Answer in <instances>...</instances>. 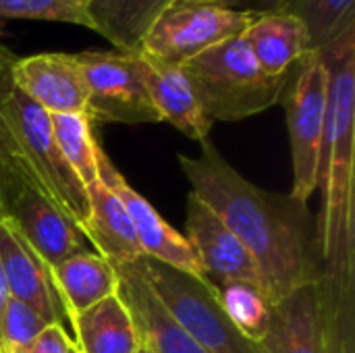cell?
Listing matches in <instances>:
<instances>
[{"label":"cell","instance_id":"30","mask_svg":"<svg viewBox=\"0 0 355 353\" xmlns=\"http://www.w3.org/2000/svg\"><path fill=\"white\" fill-rule=\"evenodd\" d=\"M8 83H10V69H8V71H2V73H0V92H2V89H4V87H6Z\"/></svg>","mask_w":355,"mask_h":353},{"label":"cell","instance_id":"26","mask_svg":"<svg viewBox=\"0 0 355 353\" xmlns=\"http://www.w3.org/2000/svg\"><path fill=\"white\" fill-rule=\"evenodd\" d=\"M46 327H50V322H46L35 310L15 298H8L0 318V353L29 343Z\"/></svg>","mask_w":355,"mask_h":353},{"label":"cell","instance_id":"13","mask_svg":"<svg viewBox=\"0 0 355 353\" xmlns=\"http://www.w3.org/2000/svg\"><path fill=\"white\" fill-rule=\"evenodd\" d=\"M139 69L150 92V98L162 121L177 127L183 135L196 141H206L212 123L204 114L191 81L181 64L152 58L144 52H135Z\"/></svg>","mask_w":355,"mask_h":353},{"label":"cell","instance_id":"14","mask_svg":"<svg viewBox=\"0 0 355 353\" xmlns=\"http://www.w3.org/2000/svg\"><path fill=\"white\" fill-rule=\"evenodd\" d=\"M258 347L262 353H324L318 281L270 306V327Z\"/></svg>","mask_w":355,"mask_h":353},{"label":"cell","instance_id":"11","mask_svg":"<svg viewBox=\"0 0 355 353\" xmlns=\"http://www.w3.org/2000/svg\"><path fill=\"white\" fill-rule=\"evenodd\" d=\"M10 83L50 114L87 112V92L75 54L42 52L15 58Z\"/></svg>","mask_w":355,"mask_h":353},{"label":"cell","instance_id":"22","mask_svg":"<svg viewBox=\"0 0 355 353\" xmlns=\"http://www.w3.org/2000/svg\"><path fill=\"white\" fill-rule=\"evenodd\" d=\"M302 21L310 50H322L355 27V0H272V8Z\"/></svg>","mask_w":355,"mask_h":353},{"label":"cell","instance_id":"6","mask_svg":"<svg viewBox=\"0 0 355 353\" xmlns=\"http://www.w3.org/2000/svg\"><path fill=\"white\" fill-rule=\"evenodd\" d=\"M260 12L233 8L220 0H168L144 33L137 52L183 64L204 50L241 35Z\"/></svg>","mask_w":355,"mask_h":353},{"label":"cell","instance_id":"20","mask_svg":"<svg viewBox=\"0 0 355 353\" xmlns=\"http://www.w3.org/2000/svg\"><path fill=\"white\" fill-rule=\"evenodd\" d=\"M318 285L324 353H355V258L322 270Z\"/></svg>","mask_w":355,"mask_h":353},{"label":"cell","instance_id":"7","mask_svg":"<svg viewBox=\"0 0 355 353\" xmlns=\"http://www.w3.org/2000/svg\"><path fill=\"white\" fill-rule=\"evenodd\" d=\"M281 102L287 110L293 158L291 198L308 204L318 189V164L327 114V64L320 50L306 52L293 64Z\"/></svg>","mask_w":355,"mask_h":353},{"label":"cell","instance_id":"4","mask_svg":"<svg viewBox=\"0 0 355 353\" xmlns=\"http://www.w3.org/2000/svg\"><path fill=\"white\" fill-rule=\"evenodd\" d=\"M0 123L17 158L27 166L44 191L77 223L87 216V191L58 150L50 112L8 83L0 92Z\"/></svg>","mask_w":355,"mask_h":353},{"label":"cell","instance_id":"18","mask_svg":"<svg viewBox=\"0 0 355 353\" xmlns=\"http://www.w3.org/2000/svg\"><path fill=\"white\" fill-rule=\"evenodd\" d=\"M50 270L67 320L119 293V270L98 254H73Z\"/></svg>","mask_w":355,"mask_h":353},{"label":"cell","instance_id":"1","mask_svg":"<svg viewBox=\"0 0 355 353\" xmlns=\"http://www.w3.org/2000/svg\"><path fill=\"white\" fill-rule=\"evenodd\" d=\"M191 193L248 248L270 306L322 275L318 223L308 204L270 193L241 177L206 139L198 158L179 156Z\"/></svg>","mask_w":355,"mask_h":353},{"label":"cell","instance_id":"34","mask_svg":"<svg viewBox=\"0 0 355 353\" xmlns=\"http://www.w3.org/2000/svg\"><path fill=\"white\" fill-rule=\"evenodd\" d=\"M71 353H79V352H77V347H75V345H73V350H71Z\"/></svg>","mask_w":355,"mask_h":353},{"label":"cell","instance_id":"31","mask_svg":"<svg viewBox=\"0 0 355 353\" xmlns=\"http://www.w3.org/2000/svg\"><path fill=\"white\" fill-rule=\"evenodd\" d=\"M223 4H227V6H233V8H239V4H243V2H248V0H220Z\"/></svg>","mask_w":355,"mask_h":353},{"label":"cell","instance_id":"27","mask_svg":"<svg viewBox=\"0 0 355 353\" xmlns=\"http://www.w3.org/2000/svg\"><path fill=\"white\" fill-rule=\"evenodd\" d=\"M71 350H73V341L67 335L64 327L50 325L29 343L15 347L6 353H71Z\"/></svg>","mask_w":355,"mask_h":353},{"label":"cell","instance_id":"24","mask_svg":"<svg viewBox=\"0 0 355 353\" xmlns=\"http://www.w3.org/2000/svg\"><path fill=\"white\" fill-rule=\"evenodd\" d=\"M218 298L233 327L252 343H260L270 327V304L262 289L250 283H231L218 287Z\"/></svg>","mask_w":355,"mask_h":353},{"label":"cell","instance_id":"16","mask_svg":"<svg viewBox=\"0 0 355 353\" xmlns=\"http://www.w3.org/2000/svg\"><path fill=\"white\" fill-rule=\"evenodd\" d=\"M89 210L79 225L85 239L94 243L98 256L114 268L127 266L144 258V250L135 235L133 223L121 200L98 179L85 185Z\"/></svg>","mask_w":355,"mask_h":353},{"label":"cell","instance_id":"23","mask_svg":"<svg viewBox=\"0 0 355 353\" xmlns=\"http://www.w3.org/2000/svg\"><path fill=\"white\" fill-rule=\"evenodd\" d=\"M52 133L60 154L81 179L83 185L98 181V152L100 146L94 137L92 119L87 112L50 114Z\"/></svg>","mask_w":355,"mask_h":353},{"label":"cell","instance_id":"3","mask_svg":"<svg viewBox=\"0 0 355 353\" xmlns=\"http://www.w3.org/2000/svg\"><path fill=\"white\" fill-rule=\"evenodd\" d=\"M181 67L210 123L241 121L279 104L291 73L266 75L243 35L229 37Z\"/></svg>","mask_w":355,"mask_h":353},{"label":"cell","instance_id":"9","mask_svg":"<svg viewBox=\"0 0 355 353\" xmlns=\"http://www.w3.org/2000/svg\"><path fill=\"white\" fill-rule=\"evenodd\" d=\"M98 179L125 206L146 258L168 264V266H173L181 273H187L191 277L206 279L202 264H200L191 243L185 239V235L175 231L154 210V206L127 183V179L116 171V166L112 164V160L106 156V152L102 148L98 152Z\"/></svg>","mask_w":355,"mask_h":353},{"label":"cell","instance_id":"32","mask_svg":"<svg viewBox=\"0 0 355 353\" xmlns=\"http://www.w3.org/2000/svg\"><path fill=\"white\" fill-rule=\"evenodd\" d=\"M4 218V204H2V189H0V221Z\"/></svg>","mask_w":355,"mask_h":353},{"label":"cell","instance_id":"12","mask_svg":"<svg viewBox=\"0 0 355 353\" xmlns=\"http://www.w3.org/2000/svg\"><path fill=\"white\" fill-rule=\"evenodd\" d=\"M0 260L10 298L27 304L46 322L62 325L67 314L58 298L52 270L8 218L0 221Z\"/></svg>","mask_w":355,"mask_h":353},{"label":"cell","instance_id":"28","mask_svg":"<svg viewBox=\"0 0 355 353\" xmlns=\"http://www.w3.org/2000/svg\"><path fill=\"white\" fill-rule=\"evenodd\" d=\"M8 298H10V293H8V285H6L4 268H2V260H0V318H2V312H4V308H6Z\"/></svg>","mask_w":355,"mask_h":353},{"label":"cell","instance_id":"15","mask_svg":"<svg viewBox=\"0 0 355 353\" xmlns=\"http://www.w3.org/2000/svg\"><path fill=\"white\" fill-rule=\"evenodd\" d=\"M119 270V298L129 308L139 341L152 353H208L164 310L133 264Z\"/></svg>","mask_w":355,"mask_h":353},{"label":"cell","instance_id":"21","mask_svg":"<svg viewBox=\"0 0 355 353\" xmlns=\"http://www.w3.org/2000/svg\"><path fill=\"white\" fill-rule=\"evenodd\" d=\"M168 0H85L94 31L114 50L133 54L156 15Z\"/></svg>","mask_w":355,"mask_h":353},{"label":"cell","instance_id":"10","mask_svg":"<svg viewBox=\"0 0 355 353\" xmlns=\"http://www.w3.org/2000/svg\"><path fill=\"white\" fill-rule=\"evenodd\" d=\"M185 239L191 243L206 279L216 289L231 283L260 287V270L248 248L193 193L187 198Z\"/></svg>","mask_w":355,"mask_h":353},{"label":"cell","instance_id":"33","mask_svg":"<svg viewBox=\"0 0 355 353\" xmlns=\"http://www.w3.org/2000/svg\"><path fill=\"white\" fill-rule=\"evenodd\" d=\"M135 353H152V352H150V350H148V347H146V345L141 343V345H139V350H137Z\"/></svg>","mask_w":355,"mask_h":353},{"label":"cell","instance_id":"19","mask_svg":"<svg viewBox=\"0 0 355 353\" xmlns=\"http://www.w3.org/2000/svg\"><path fill=\"white\" fill-rule=\"evenodd\" d=\"M79 353H135L141 341L133 316L116 295L69 318Z\"/></svg>","mask_w":355,"mask_h":353},{"label":"cell","instance_id":"2","mask_svg":"<svg viewBox=\"0 0 355 353\" xmlns=\"http://www.w3.org/2000/svg\"><path fill=\"white\" fill-rule=\"evenodd\" d=\"M327 64V114L318 164L324 198L318 221L322 270L355 258V27L320 50Z\"/></svg>","mask_w":355,"mask_h":353},{"label":"cell","instance_id":"29","mask_svg":"<svg viewBox=\"0 0 355 353\" xmlns=\"http://www.w3.org/2000/svg\"><path fill=\"white\" fill-rule=\"evenodd\" d=\"M12 60H15V56L6 48H0V73L2 71H8L10 64H12Z\"/></svg>","mask_w":355,"mask_h":353},{"label":"cell","instance_id":"17","mask_svg":"<svg viewBox=\"0 0 355 353\" xmlns=\"http://www.w3.org/2000/svg\"><path fill=\"white\" fill-rule=\"evenodd\" d=\"M241 35L260 69L272 77L287 75L293 64L310 52L302 21L279 10H262Z\"/></svg>","mask_w":355,"mask_h":353},{"label":"cell","instance_id":"5","mask_svg":"<svg viewBox=\"0 0 355 353\" xmlns=\"http://www.w3.org/2000/svg\"><path fill=\"white\" fill-rule=\"evenodd\" d=\"M148 287L171 318L208 353H262L227 318L218 289L208 279H198L152 258L133 262Z\"/></svg>","mask_w":355,"mask_h":353},{"label":"cell","instance_id":"25","mask_svg":"<svg viewBox=\"0 0 355 353\" xmlns=\"http://www.w3.org/2000/svg\"><path fill=\"white\" fill-rule=\"evenodd\" d=\"M0 17L58 21L94 31L85 0H0Z\"/></svg>","mask_w":355,"mask_h":353},{"label":"cell","instance_id":"8","mask_svg":"<svg viewBox=\"0 0 355 353\" xmlns=\"http://www.w3.org/2000/svg\"><path fill=\"white\" fill-rule=\"evenodd\" d=\"M85 92L87 114L104 123H162L146 87L137 54L119 50H85L75 54Z\"/></svg>","mask_w":355,"mask_h":353}]
</instances>
